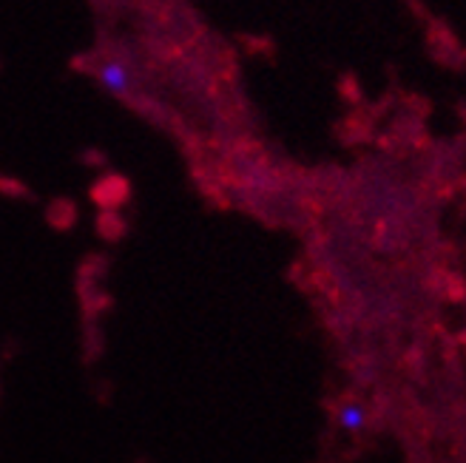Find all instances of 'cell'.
Segmentation results:
<instances>
[{
    "label": "cell",
    "instance_id": "obj_2",
    "mask_svg": "<svg viewBox=\"0 0 466 463\" xmlns=\"http://www.w3.org/2000/svg\"><path fill=\"white\" fill-rule=\"evenodd\" d=\"M336 421L347 432H361L367 427V412L359 401H344L336 412Z\"/></svg>",
    "mask_w": 466,
    "mask_h": 463
},
{
    "label": "cell",
    "instance_id": "obj_1",
    "mask_svg": "<svg viewBox=\"0 0 466 463\" xmlns=\"http://www.w3.org/2000/svg\"><path fill=\"white\" fill-rule=\"evenodd\" d=\"M97 80L103 83V88H108L111 95H128L134 88V72L131 65L120 57H108L97 65Z\"/></svg>",
    "mask_w": 466,
    "mask_h": 463
}]
</instances>
